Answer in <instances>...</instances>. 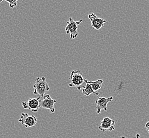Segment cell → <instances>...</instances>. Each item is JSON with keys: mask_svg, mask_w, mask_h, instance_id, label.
<instances>
[{"mask_svg": "<svg viewBox=\"0 0 149 138\" xmlns=\"http://www.w3.org/2000/svg\"><path fill=\"white\" fill-rule=\"evenodd\" d=\"M70 80L71 82L69 84V87H76L78 90H80L86 86L85 79L80 70H73L71 73Z\"/></svg>", "mask_w": 149, "mask_h": 138, "instance_id": "obj_1", "label": "cell"}, {"mask_svg": "<svg viewBox=\"0 0 149 138\" xmlns=\"http://www.w3.org/2000/svg\"><path fill=\"white\" fill-rule=\"evenodd\" d=\"M33 87L34 88L33 94L38 95L41 97H43L45 93L50 90V88L46 81V79L44 77L36 78L35 84L33 85Z\"/></svg>", "mask_w": 149, "mask_h": 138, "instance_id": "obj_2", "label": "cell"}, {"mask_svg": "<svg viewBox=\"0 0 149 138\" xmlns=\"http://www.w3.org/2000/svg\"><path fill=\"white\" fill-rule=\"evenodd\" d=\"M83 21V20L75 21L72 18H69V21L67 22V26L65 27V31L66 34L70 35L71 39H75L78 37V26Z\"/></svg>", "mask_w": 149, "mask_h": 138, "instance_id": "obj_3", "label": "cell"}, {"mask_svg": "<svg viewBox=\"0 0 149 138\" xmlns=\"http://www.w3.org/2000/svg\"><path fill=\"white\" fill-rule=\"evenodd\" d=\"M41 97L39 96L38 98H29L27 102H21L23 108L25 109H29L30 111L33 113H37L38 111L40 106V99Z\"/></svg>", "mask_w": 149, "mask_h": 138, "instance_id": "obj_4", "label": "cell"}, {"mask_svg": "<svg viewBox=\"0 0 149 138\" xmlns=\"http://www.w3.org/2000/svg\"><path fill=\"white\" fill-rule=\"evenodd\" d=\"M19 122L25 128H28L33 127L37 123V118L34 115H30L26 113H21Z\"/></svg>", "mask_w": 149, "mask_h": 138, "instance_id": "obj_5", "label": "cell"}, {"mask_svg": "<svg viewBox=\"0 0 149 138\" xmlns=\"http://www.w3.org/2000/svg\"><path fill=\"white\" fill-rule=\"evenodd\" d=\"M56 102V100L52 98L49 95H45L42 100L40 99V107L49 110L52 113H54L55 112L54 105Z\"/></svg>", "mask_w": 149, "mask_h": 138, "instance_id": "obj_6", "label": "cell"}, {"mask_svg": "<svg viewBox=\"0 0 149 138\" xmlns=\"http://www.w3.org/2000/svg\"><path fill=\"white\" fill-rule=\"evenodd\" d=\"M113 100V97L108 98L106 97H98V99L95 101L96 104V112L97 114H100L102 110L107 112V104L108 102H111Z\"/></svg>", "mask_w": 149, "mask_h": 138, "instance_id": "obj_7", "label": "cell"}, {"mask_svg": "<svg viewBox=\"0 0 149 138\" xmlns=\"http://www.w3.org/2000/svg\"><path fill=\"white\" fill-rule=\"evenodd\" d=\"M115 121L110 117H105L101 121L100 125L98 126L99 129L102 132L111 131L115 129Z\"/></svg>", "mask_w": 149, "mask_h": 138, "instance_id": "obj_8", "label": "cell"}, {"mask_svg": "<svg viewBox=\"0 0 149 138\" xmlns=\"http://www.w3.org/2000/svg\"><path fill=\"white\" fill-rule=\"evenodd\" d=\"M88 18L91 23V26L95 30H99L104 27L107 20L99 18L94 13H91L88 15Z\"/></svg>", "mask_w": 149, "mask_h": 138, "instance_id": "obj_9", "label": "cell"}, {"mask_svg": "<svg viewBox=\"0 0 149 138\" xmlns=\"http://www.w3.org/2000/svg\"><path fill=\"white\" fill-rule=\"evenodd\" d=\"M85 82H86L85 87L82 88L81 89L82 93L84 94V95L86 96H89L91 94H94L96 96H98L99 93L98 92H95V91H93L92 87H91V86L88 83V81L86 79H85Z\"/></svg>", "mask_w": 149, "mask_h": 138, "instance_id": "obj_10", "label": "cell"}, {"mask_svg": "<svg viewBox=\"0 0 149 138\" xmlns=\"http://www.w3.org/2000/svg\"><path fill=\"white\" fill-rule=\"evenodd\" d=\"M103 82L104 81L102 79H99L95 81H88V83L91 86V87H92L93 91L95 92H97V91L102 88Z\"/></svg>", "mask_w": 149, "mask_h": 138, "instance_id": "obj_11", "label": "cell"}, {"mask_svg": "<svg viewBox=\"0 0 149 138\" xmlns=\"http://www.w3.org/2000/svg\"><path fill=\"white\" fill-rule=\"evenodd\" d=\"M3 1H6L7 2H8L9 3L10 7L13 9L17 6V1L18 0H0V3L2 2Z\"/></svg>", "mask_w": 149, "mask_h": 138, "instance_id": "obj_12", "label": "cell"}, {"mask_svg": "<svg viewBox=\"0 0 149 138\" xmlns=\"http://www.w3.org/2000/svg\"><path fill=\"white\" fill-rule=\"evenodd\" d=\"M145 127H146V128L147 132H148L149 133V122H148L146 124Z\"/></svg>", "mask_w": 149, "mask_h": 138, "instance_id": "obj_13", "label": "cell"}, {"mask_svg": "<svg viewBox=\"0 0 149 138\" xmlns=\"http://www.w3.org/2000/svg\"><path fill=\"white\" fill-rule=\"evenodd\" d=\"M119 138H127V137H124V136H123V137H120ZM140 138V135L139 134V133H137L136 134V136L134 137V138Z\"/></svg>", "mask_w": 149, "mask_h": 138, "instance_id": "obj_14", "label": "cell"}]
</instances>
